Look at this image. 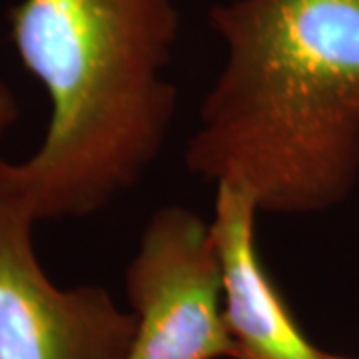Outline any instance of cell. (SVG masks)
Returning <instances> with one entry per match:
<instances>
[{"mask_svg":"<svg viewBox=\"0 0 359 359\" xmlns=\"http://www.w3.org/2000/svg\"><path fill=\"white\" fill-rule=\"evenodd\" d=\"M208 18L226 62L186 168L242 184L269 214L344 202L359 178V0H233Z\"/></svg>","mask_w":359,"mask_h":359,"instance_id":"cell-1","label":"cell"},{"mask_svg":"<svg viewBox=\"0 0 359 359\" xmlns=\"http://www.w3.org/2000/svg\"><path fill=\"white\" fill-rule=\"evenodd\" d=\"M8 22L50 118L30 158H0V198L34 222L92 216L132 188L166 142L178 88L162 70L178 8L174 0H20Z\"/></svg>","mask_w":359,"mask_h":359,"instance_id":"cell-2","label":"cell"},{"mask_svg":"<svg viewBox=\"0 0 359 359\" xmlns=\"http://www.w3.org/2000/svg\"><path fill=\"white\" fill-rule=\"evenodd\" d=\"M136 335L126 359H240L224 321L210 222L180 205L158 210L126 269Z\"/></svg>","mask_w":359,"mask_h":359,"instance_id":"cell-3","label":"cell"},{"mask_svg":"<svg viewBox=\"0 0 359 359\" xmlns=\"http://www.w3.org/2000/svg\"><path fill=\"white\" fill-rule=\"evenodd\" d=\"M34 224L0 198V359L128 358L136 316L100 285H54L36 257Z\"/></svg>","mask_w":359,"mask_h":359,"instance_id":"cell-4","label":"cell"},{"mask_svg":"<svg viewBox=\"0 0 359 359\" xmlns=\"http://www.w3.org/2000/svg\"><path fill=\"white\" fill-rule=\"evenodd\" d=\"M262 208L238 182H218L210 231L222 273L224 321L240 359H325L294 318L259 256Z\"/></svg>","mask_w":359,"mask_h":359,"instance_id":"cell-5","label":"cell"},{"mask_svg":"<svg viewBox=\"0 0 359 359\" xmlns=\"http://www.w3.org/2000/svg\"><path fill=\"white\" fill-rule=\"evenodd\" d=\"M18 116H20V108H18V102L13 96V92L4 84H0V136L13 126L18 120Z\"/></svg>","mask_w":359,"mask_h":359,"instance_id":"cell-6","label":"cell"},{"mask_svg":"<svg viewBox=\"0 0 359 359\" xmlns=\"http://www.w3.org/2000/svg\"><path fill=\"white\" fill-rule=\"evenodd\" d=\"M325 359H346V358H337V355H327Z\"/></svg>","mask_w":359,"mask_h":359,"instance_id":"cell-7","label":"cell"}]
</instances>
